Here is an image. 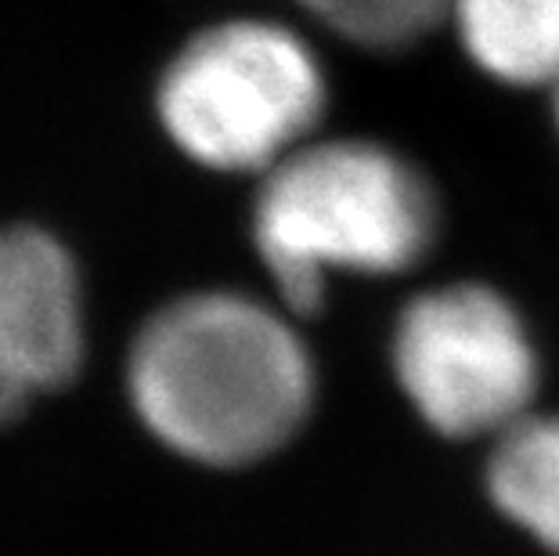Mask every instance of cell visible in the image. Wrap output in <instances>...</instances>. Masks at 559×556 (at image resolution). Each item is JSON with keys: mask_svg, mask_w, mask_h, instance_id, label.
Listing matches in <instances>:
<instances>
[{"mask_svg": "<svg viewBox=\"0 0 559 556\" xmlns=\"http://www.w3.org/2000/svg\"><path fill=\"white\" fill-rule=\"evenodd\" d=\"M304 318L246 293H192L152 315L130 351V398L166 448L213 470L264 463L314 416Z\"/></svg>", "mask_w": 559, "mask_h": 556, "instance_id": "6da1fadb", "label": "cell"}, {"mask_svg": "<svg viewBox=\"0 0 559 556\" xmlns=\"http://www.w3.org/2000/svg\"><path fill=\"white\" fill-rule=\"evenodd\" d=\"M440 235L437 192L412 159L376 141H307L260 181L253 246L275 297L314 318L332 279H397Z\"/></svg>", "mask_w": 559, "mask_h": 556, "instance_id": "7a4b0ae2", "label": "cell"}, {"mask_svg": "<svg viewBox=\"0 0 559 556\" xmlns=\"http://www.w3.org/2000/svg\"><path fill=\"white\" fill-rule=\"evenodd\" d=\"M386 365L419 427L451 445L487 448L542 409V343L520 304L491 282L412 293L390 326Z\"/></svg>", "mask_w": 559, "mask_h": 556, "instance_id": "3957f363", "label": "cell"}, {"mask_svg": "<svg viewBox=\"0 0 559 556\" xmlns=\"http://www.w3.org/2000/svg\"><path fill=\"white\" fill-rule=\"evenodd\" d=\"M325 109L314 51L275 22L199 33L159 84L170 138L210 170L267 174L307 145Z\"/></svg>", "mask_w": 559, "mask_h": 556, "instance_id": "277c9868", "label": "cell"}, {"mask_svg": "<svg viewBox=\"0 0 559 556\" xmlns=\"http://www.w3.org/2000/svg\"><path fill=\"white\" fill-rule=\"evenodd\" d=\"M80 365L73 260L37 228H0V423Z\"/></svg>", "mask_w": 559, "mask_h": 556, "instance_id": "5b68a950", "label": "cell"}, {"mask_svg": "<svg viewBox=\"0 0 559 556\" xmlns=\"http://www.w3.org/2000/svg\"><path fill=\"white\" fill-rule=\"evenodd\" d=\"M484 499L534 549L559 556V409H534L484 448Z\"/></svg>", "mask_w": 559, "mask_h": 556, "instance_id": "8992f818", "label": "cell"}, {"mask_svg": "<svg viewBox=\"0 0 559 556\" xmlns=\"http://www.w3.org/2000/svg\"><path fill=\"white\" fill-rule=\"evenodd\" d=\"M451 22L484 73L559 87V0H451Z\"/></svg>", "mask_w": 559, "mask_h": 556, "instance_id": "52a82bcc", "label": "cell"}, {"mask_svg": "<svg viewBox=\"0 0 559 556\" xmlns=\"http://www.w3.org/2000/svg\"><path fill=\"white\" fill-rule=\"evenodd\" d=\"M314 19L372 51H397L451 19V0H296Z\"/></svg>", "mask_w": 559, "mask_h": 556, "instance_id": "ba28073f", "label": "cell"}, {"mask_svg": "<svg viewBox=\"0 0 559 556\" xmlns=\"http://www.w3.org/2000/svg\"><path fill=\"white\" fill-rule=\"evenodd\" d=\"M556 123H559V87H556Z\"/></svg>", "mask_w": 559, "mask_h": 556, "instance_id": "9c48e42d", "label": "cell"}]
</instances>
